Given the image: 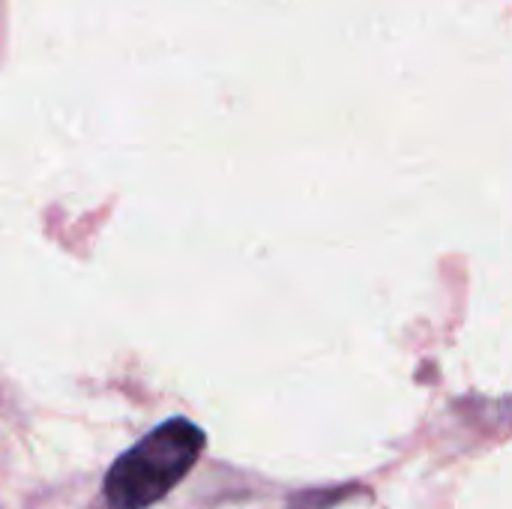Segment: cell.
Returning a JSON list of instances; mask_svg holds the SVG:
<instances>
[{
    "mask_svg": "<svg viewBox=\"0 0 512 509\" xmlns=\"http://www.w3.org/2000/svg\"><path fill=\"white\" fill-rule=\"evenodd\" d=\"M207 435L186 417H171L129 447L105 474L108 509H150L168 498L198 465Z\"/></svg>",
    "mask_w": 512,
    "mask_h": 509,
    "instance_id": "obj_1",
    "label": "cell"
}]
</instances>
